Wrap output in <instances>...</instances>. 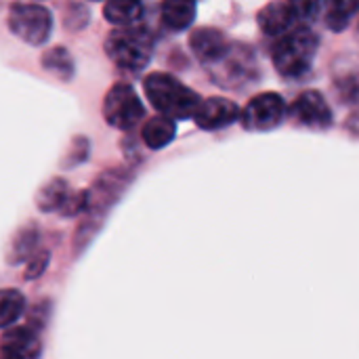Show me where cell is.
<instances>
[{
  "instance_id": "obj_5",
  "label": "cell",
  "mask_w": 359,
  "mask_h": 359,
  "mask_svg": "<svg viewBox=\"0 0 359 359\" xmlns=\"http://www.w3.org/2000/svg\"><path fill=\"white\" fill-rule=\"evenodd\" d=\"M145 116V107L130 84H114L103 99V118L109 126L133 130Z\"/></svg>"
},
{
  "instance_id": "obj_9",
  "label": "cell",
  "mask_w": 359,
  "mask_h": 359,
  "mask_svg": "<svg viewBox=\"0 0 359 359\" xmlns=\"http://www.w3.org/2000/svg\"><path fill=\"white\" fill-rule=\"evenodd\" d=\"M40 339L38 330L29 324L6 328L0 341V353L11 359H32L40 355Z\"/></svg>"
},
{
  "instance_id": "obj_3",
  "label": "cell",
  "mask_w": 359,
  "mask_h": 359,
  "mask_svg": "<svg viewBox=\"0 0 359 359\" xmlns=\"http://www.w3.org/2000/svg\"><path fill=\"white\" fill-rule=\"evenodd\" d=\"M318 53V36L309 27L301 25L290 32H284L280 42L273 48V65L286 78L303 76Z\"/></svg>"
},
{
  "instance_id": "obj_1",
  "label": "cell",
  "mask_w": 359,
  "mask_h": 359,
  "mask_svg": "<svg viewBox=\"0 0 359 359\" xmlns=\"http://www.w3.org/2000/svg\"><path fill=\"white\" fill-rule=\"evenodd\" d=\"M143 88L147 99L151 101V105L172 118V120H185V118H194L198 105H200V95L194 93L189 86H185L183 82H179L175 76L170 74H149L143 80Z\"/></svg>"
},
{
  "instance_id": "obj_18",
  "label": "cell",
  "mask_w": 359,
  "mask_h": 359,
  "mask_svg": "<svg viewBox=\"0 0 359 359\" xmlns=\"http://www.w3.org/2000/svg\"><path fill=\"white\" fill-rule=\"evenodd\" d=\"M359 11V0H326V21L332 29L341 32Z\"/></svg>"
},
{
  "instance_id": "obj_4",
  "label": "cell",
  "mask_w": 359,
  "mask_h": 359,
  "mask_svg": "<svg viewBox=\"0 0 359 359\" xmlns=\"http://www.w3.org/2000/svg\"><path fill=\"white\" fill-rule=\"evenodd\" d=\"M8 29L25 44H44L53 32V17L40 4L15 2L8 11Z\"/></svg>"
},
{
  "instance_id": "obj_10",
  "label": "cell",
  "mask_w": 359,
  "mask_h": 359,
  "mask_svg": "<svg viewBox=\"0 0 359 359\" xmlns=\"http://www.w3.org/2000/svg\"><path fill=\"white\" fill-rule=\"evenodd\" d=\"M189 46L194 50V55L202 61V63H215L219 57L225 55V50L229 48L225 36L215 29V27H200L191 34L189 38Z\"/></svg>"
},
{
  "instance_id": "obj_12",
  "label": "cell",
  "mask_w": 359,
  "mask_h": 359,
  "mask_svg": "<svg viewBox=\"0 0 359 359\" xmlns=\"http://www.w3.org/2000/svg\"><path fill=\"white\" fill-rule=\"evenodd\" d=\"M177 135V124L172 118L160 114L151 120H147V124L143 126V141L147 147L151 149H162L166 147Z\"/></svg>"
},
{
  "instance_id": "obj_2",
  "label": "cell",
  "mask_w": 359,
  "mask_h": 359,
  "mask_svg": "<svg viewBox=\"0 0 359 359\" xmlns=\"http://www.w3.org/2000/svg\"><path fill=\"white\" fill-rule=\"evenodd\" d=\"M151 50H154L151 34L137 23L118 25V29H114L105 40L107 57L111 59V63H116L126 72H141L149 63Z\"/></svg>"
},
{
  "instance_id": "obj_17",
  "label": "cell",
  "mask_w": 359,
  "mask_h": 359,
  "mask_svg": "<svg viewBox=\"0 0 359 359\" xmlns=\"http://www.w3.org/2000/svg\"><path fill=\"white\" fill-rule=\"evenodd\" d=\"M38 229L36 227H27V229H21L13 244H11V250H8V263L15 265V263H23L27 261L36 250H38Z\"/></svg>"
},
{
  "instance_id": "obj_7",
  "label": "cell",
  "mask_w": 359,
  "mask_h": 359,
  "mask_svg": "<svg viewBox=\"0 0 359 359\" xmlns=\"http://www.w3.org/2000/svg\"><path fill=\"white\" fill-rule=\"evenodd\" d=\"M290 116L299 124L313 128H326L332 122V111L318 90H307L301 97H297V101L290 107Z\"/></svg>"
},
{
  "instance_id": "obj_14",
  "label": "cell",
  "mask_w": 359,
  "mask_h": 359,
  "mask_svg": "<svg viewBox=\"0 0 359 359\" xmlns=\"http://www.w3.org/2000/svg\"><path fill=\"white\" fill-rule=\"evenodd\" d=\"M196 19V0H164L162 4V21L175 29L181 32L189 27Z\"/></svg>"
},
{
  "instance_id": "obj_15",
  "label": "cell",
  "mask_w": 359,
  "mask_h": 359,
  "mask_svg": "<svg viewBox=\"0 0 359 359\" xmlns=\"http://www.w3.org/2000/svg\"><path fill=\"white\" fill-rule=\"evenodd\" d=\"M105 19L114 25H133L143 17L141 0H107L105 2Z\"/></svg>"
},
{
  "instance_id": "obj_6",
  "label": "cell",
  "mask_w": 359,
  "mask_h": 359,
  "mask_svg": "<svg viewBox=\"0 0 359 359\" xmlns=\"http://www.w3.org/2000/svg\"><path fill=\"white\" fill-rule=\"evenodd\" d=\"M286 116V103L276 93H263L248 101L242 111V126L246 130L263 133L278 128Z\"/></svg>"
},
{
  "instance_id": "obj_11",
  "label": "cell",
  "mask_w": 359,
  "mask_h": 359,
  "mask_svg": "<svg viewBox=\"0 0 359 359\" xmlns=\"http://www.w3.org/2000/svg\"><path fill=\"white\" fill-rule=\"evenodd\" d=\"M294 23L286 2H269L259 13V25L267 36H282Z\"/></svg>"
},
{
  "instance_id": "obj_20",
  "label": "cell",
  "mask_w": 359,
  "mask_h": 359,
  "mask_svg": "<svg viewBox=\"0 0 359 359\" xmlns=\"http://www.w3.org/2000/svg\"><path fill=\"white\" fill-rule=\"evenodd\" d=\"M294 21H313L320 13V0H286Z\"/></svg>"
},
{
  "instance_id": "obj_13",
  "label": "cell",
  "mask_w": 359,
  "mask_h": 359,
  "mask_svg": "<svg viewBox=\"0 0 359 359\" xmlns=\"http://www.w3.org/2000/svg\"><path fill=\"white\" fill-rule=\"evenodd\" d=\"M69 187L63 179H50L46 181L38 194H36V206L42 212H61L63 204L69 198Z\"/></svg>"
},
{
  "instance_id": "obj_21",
  "label": "cell",
  "mask_w": 359,
  "mask_h": 359,
  "mask_svg": "<svg viewBox=\"0 0 359 359\" xmlns=\"http://www.w3.org/2000/svg\"><path fill=\"white\" fill-rule=\"evenodd\" d=\"M50 255L46 252V250H36L29 259H27V267H25V280H38L44 271H46V267H48V259Z\"/></svg>"
},
{
  "instance_id": "obj_16",
  "label": "cell",
  "mask_w": 359,
  "mask_h": 359,
  "mask_svg": "<svg viewBox=\"0 0 359 359\" xmlns=\"http://www.w3.org/2000/svg\"><path fill=\"white\" fill-rule=\"evenodd\" d=\"M25 313V297L15 288L0 290V328H11Z\"/></svg>"
},
{
  "instance_id": "obj_8",
  "label": "cell",
  "mask_w": 359,
  "mask_h": 359,
  "mask_svg": "<svg viewBox=\"0 0 359 359\" xmlns=\"http://www.w3.org/2000/svg\"><path fill=\"white\" fill-rule=\"evenodd\" d=\"M240 116V107L225 97H210L206 101H200L194 120L200 128L204 130H217V128H225L231 122H236Z\"/></svg>"
},
{
  "instance_id": "obj_19",
  "label": "cell",
  "mask_w": 359,
  "mask_h": 359,
  "mask_svg": "<svg viewBox=\"0 0 359 359\" xmlns=\"http://www.w3.org/2000/svg\"><path fill=\"white\" fill-rule=\"evenodd\" d=\"M42 65H44L46 72H50V74H55V76H59V78H63V80H69V78L74 76V61H72V55H69L65 48H61V46L46 50L44 57H42Z\"/></svg>"
}]
</instances>
